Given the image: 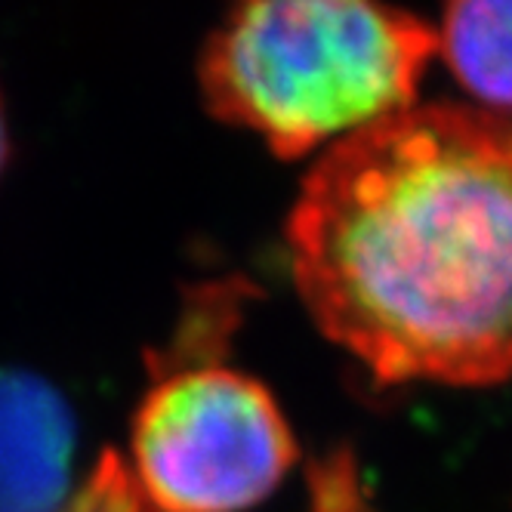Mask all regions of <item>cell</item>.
<instances>
[{
  "label": "cell",
  "mask_w": 512,
  "mask_h": 512,
  "mask_svg": "<svg viewBox=\"0 0 512 512\" xmlns=\"http://www.w3.org/2000/svg\"><path fill=\"white\" fill-rule=\"evenodd\" d=\"M435 50V25L398 7L253 0L207 34L198 87L213 118L300 158L411 108Z\"/></svg>",
  "instance_id": "obj_2"
},
{
  "label": "cell",
  "mask_w": 512,
  "mask_h": 512,
  "mask_svg": "<svg viewBox=\"0 0 512 512\" xmlns=\"http://www.w3.org/2000/svg\"><path fill=\"white\" fill-rule=\"evenodd\" d=\"M435 31L438 53L460 87L485 112L512 115V0L451 4Z\"/></svg>",
  "instance_id": "obj_5"
},
{
  "label": "cell",
  "mask_w": 512,
  "mask_h": 512,
  "mask_svg": "<svg viewBox=\"0 0 512 512\" xmlns=\"http://www.w3.org/2000/svg\"><path fill=\"white\" fill-rule=\"evenodd\" d=\"M10 158V133H7V112H4V96H0V173Z\"/></svg>",
  "instance_id": "obj_7"
},
{
  "label": "cell",
  "mask_w": 512,
  "mask_h": 512,
  "mask_svg": "<svg viewBox=\"0 0 512 512\" xmlns=\"http://www.w3.org/2000/svg\"><path fill=\"white\" fill-rule=\"evenodd\" d=\"M59 512H149L133 472L118 451H102L87 479L68 494Z\"/></svg>",
  "instance_id": "obj_6"
},
{
  "label": "cell",
  "mask_w": 512,
  "mask_h": 512,
  "mask_svg": "<svg viewBox=\"0 0 512 512\" xmlns=\"http://www.w3.org/2000/svg\"><path fill=\"white\" fill-rule=\"evenodd\" d=\"M318 331L377 383L512 377V118L411 105L327 145L287 213Z\"/></svg>",
  "instance_id": "obj_1"
},
{
  "label": "cell",
  "mask_w": 512,
  "mask_h": 512,
  "mask_svg": "<svg viewBox=\"0 0 512 512\" xmlns=\"http://www.w3.org/2000/svg\"><path fill=\"white\" fill-rule=\"evenodd\" d=\"M75 451L68 398L41 374L0 368V512H59Z\"/></svg>",
  "instance_id": "obj_4"
},
{
  "label": "cell",
  "mask_w": 512,
  "mask_h": 512,
  "mask_svg": "<svg viewBox=\"0 0 512 512\" xmlns=\"http://www.w3.org/2000/svg\"><path fill=\"white\" fill-rule=\"evenodd\" d=\"M130 454L149 512H244L281 485L300 448L256 377L223 364H182L142 395Z\"/></svg>",
  "instance_id": "obj_3"
}]
</instances>
